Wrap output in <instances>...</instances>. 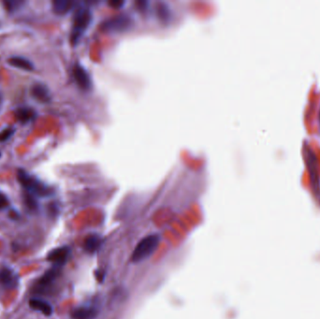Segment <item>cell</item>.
I'll use <instances>...</instances> for the list:
<instances>
[{
  "instance_id": "cell-1",
  "label": "cell",
  "mask_w": 320,
  "mask_h": 319,
  "mask_svg": "<svg viewBox=\"0 0 320 319\" xmlns=\"http://www.w3.org/2000/svg\"><path fill=\"white\" fill-rule=\"evenodd\" d=\"M17 179L27 192L31 193L35 197H50L54 194L53 187L41 182L37 177L29 174L28 171L20 169L17 172Z\"/></svg>"
},
{
  "instance_id": "cell-2",
  "label": "cell",
  "mask_w": 320,
  "mask_h": 319,
  "mask_svg": "<svg viewBox=\"0 0 320 319\" xmlns=\"http://www.w3.org/2000/svg\"><path fill=\"white\" fill-rule=\"evenodd\" d=\"M159 236L155 234L144 238L142 241L139 242L138 244L134 249L131 255V261L137 263V262H141L148 259L150 256L155 253L156 248L159 244Z\"/></svg>"
},
{
  "instance_id": "cell-3",
  "label": "cell",
  "mask_w": 320,
  "mask_h": 319,
  "mask_svg": "<svg viewBox=\"0 0 320 319\" xmlns=\"http://www.w3.org/2000/svg\"><path fill=\"white\" fill-rule=\"evenodd\" d=\"M91 22H92V12L88 8H81L76 11L71 35L72 44L77 43Z\"/></svg>"
},
{
  "instance_id": "cell-4",
  "label": "cell",
  "mask_w": 320,
  "mask_h": 319,
  "mask_svg": "<svg viewBox=\"0 0 320 319\" xmlns=\"http://www.w3.org/2000/svg\"><path fill=\"white\" fill-rule=\"evenodd\" d=\"M131 24H132V21L130 17L125 14H120V15L110 17L109 19H107L102 24L101 29L103 31H108V32H122V31H126L130 28Z\"/></svg>"
},
{
  "instance_id": "cell-5",
  "label": "cell",
  "mask_w": 320,
  "mask_h": 319,
  "mask_svg": "<svg viewBox=\"0 0 320 319\" xmlns=\"http://www.w3.org/2000/svg\"><path fill=\"white\" fill-rule=\"evenodd\" d=\"M19 283V276L10 268H2L0 270V288L6 290L15 289Z\"/></svg>"
},
{
  "instance_id": "cell-6",
  "label": "cell",
  "mask_w": 320,
  "mask_h": 319,
  "mask_svg": "<svg viewBox=\"0 0 320 319\" xmlns=\"http://www.w3.org/2000/svg\"><path fill=\"white\" fill-rule=\"evenodd\" d=\"M73 77L75 79L79 87L83 90H90L92 87V81L87 71L80 64H76L73 67Z\"/></svg>"
},
{
  "instance_id": "cell-7",
  "label": "cell",
  "mask_w": 320,
  "mask_h": 319,
  "mask_svg": "<svg viewBox=\"0 0 320 319\" xmlns=\"http://www.w3.org/2000/svg\"><path fill=\"white\" fill-rule=\"evenodd\" d=\"M70 255H71L70 247L61 246V247L52 250L47 256V260L51 263H53L54 266L62 267L63 265L66 263Z\"/></svg>"
},
{
  "instance_id": "cell-8",
  "label": "cell",
  "mask_w": 320,
  "mask_h": 319,
  "mask_svg": "<svg viewBox=\"0 0 320 319\" xmlns=\"http://www.w3.org/2000/svg\"><path fill=\"white\" fill-rule=\"evenodd\" d=\"M31 94L34 99L42 103H48L52 99L50 90L43 83H35L31 88Z\"/></svg>"
},
{
  "instance_id": "cell-9",
  "label": "cell",
  "mask_w": 320,
  "mask_h": 319,
  "mask_svg": "<svg viewBox=\"0 0 320 319\" xmlns=\"http://www.w3.org/2000/svg\"><path fill=\"white\" fill-rule=\"evenodd\" d=\"M60 268L59 266H54L52 269L46 271L44 275L39 278V282H38V287L39 289H46L55 282V279L60 274Z\"/></svg>"
},
{
  "instance_id": "cell-10",
  "label": "cell",
  "mask_w": 320,
  "mask_h": 319,
  "mask_svg": "<svg viewBox=\"0 0 320 319\" xmlns=\"http://www.w3.org/2000/svg\"><path fill=\"white\" fill-rule=\"evenodd\" d=\"M99 314V311L94 307L82 306L72 311V319H95Z\"/></svg>"
},
{
  "instance_id": "cell-11",
  "label": "cell",
  "mask_w": 320,
  "mask_h": 319,
  "mask_svg": "<svg viewBox=\"0 0 320 319\" xmlns=\"http://www.w3.org/2000/svg\"><path fill=\"white\" fill-rule=\"evenodd\" d=\"M8 64L10 66L16 67L19 70H22L25 72H33L35 66L33 63L22 56H12L8 59Z\"/></svg>"
},
{
  "instance_id": "cell-12",
  "label": "cell",
  "mask_w": 320,
  "mask_h": 319,
  "mask_svg": "<svg viewBox=\"0 0 320 319\" xmlns=\"http://www.w3.org/2000/svg\"><path fill=\"white\" fill-rule=\"evenodd\" d=\"M14 115L17 120L21 124H28L29 122L33 121L37 116L36 110L28 107H21L17 109Z\"/></svg>"
},
{
  "instance_id": "cell-13",
  "label": "cell",
  "mask_w": 320,
  "mask_h": 319,
  "mask_svg": "<svg viewBox=\"0 0 320 319\" xmlns=\"http://www.w3.org/2000/svg\"><path fill=\"white\" fill-rule=\"evenodd\" d=\"M29 305L31 308L39 311L46 316H50L53 314V307L47 302L39 299H31L29 301Z\"/></svg>"
},
{
  "instance_id": "cell-14",
  "label": "cell",
  "mask_w": 320,
  "mask_h": 319,
  "mask_svg": "<svg viewBox=\"0 0 320 319\" xmlns=\"http://www.w3.org/2000/svg\"><path fill=\"white\" fill-rule=\"evenodd\" d=\"M74 6V2L70 0H55L53 1V11L58 15L68 13Z\"/></svg>"
},
{
  "instance_id": "cell-15",
  "label": "cell",
  "mask_w": 320,
  "mask_h": 319,
  "mask_svg": "<svg viewBox=\"0 0 320 319\" xmlns=\"http://www.w3.org/2000/svg\"><path fill=\"white\" fill-rule=\"evenodd\" d=\"M101 239L97 235H90L84 241V249L89 254H94L100 249Z\"/></svg>"
},
{
  "instance_id": "cell-16",
  "label": "cell",
  "mask_w": 320,
  "mask_h": 319,
  "mask_svg": "<svg viewBox=\"0 0 320 319\" xmlns=\"http://www.w3.org/2000/svg\"><path fill=\"white\" fill-rule=\"evenodd\" d=\"M24 202H25V205L28 207V209L30 210V211H36L39 208L38 200L31 193L27 192V191L25 192L24 194Z\"/></svg>"
},
{
  "instance_id": "cell-17",
  "label": "cell",
  "mask_w": 320,
  "mask_h": 319,
  "mask_svg": "<svg viewBox=\"0 0 320 319\" xmlns=\"http://www.w3.org/2000/svg\"><path fill=\"white\" fill-rule=\"evenodd\" d=\"M15 133V128L13 127H6L5 129H3L0 132V143H5L7 141H9L13 134Z\"/></svg>"
},
{
  "instance_id": "cell-18",
  "label": "cell",
  "mask_w": 320,
  "mask_h": 319,
  "mask_svg": "<svg viewBox=\"0 0 320 319\" xmlns=\"http://www.w3.org/2000/svg\"><path fill=\"white\" fill-rule=\"evenodd\" d=\"M6 9L9 11H15L21 8L22 5V1H6L4 2Z\"/></svg>"
},
{
  "instance_id": "cell-19",
  "label": "cell",
  "mask_w": 320,
  "mask_h": 319,
  "mask_svg": "<svg viewBox=\"0 0 320 319\" xmlns=\"http://www.w3.org/2000/svg\"><path fill=\"white\" fill-rule=\"evenodd\" d=\"M9 204L10 201L8 197L2 191H0V211L6 209L9 206Z\"/></svg>"
},
{
  "instance_id": "cell-20",
  "label": "cell",
  "mask_w": 320,
  "mask_h": 319,
  "mask_svg": "<svg viewBox=\"0 0 320 319\" xmlns=\"http://www.w3.org/2000/svg\"><path fill=\"white\" fill-rule=\"evenodd\" d=\"M110 4L113 8H119V6L124 5V2H122V1H112V2H110Z\"/></svg>"
},
{
  "instance_id": "cell-21",
  "label": "cell",
  "mask_w": 320,
  "mask_h": 319,
  "mask_svg": "<svg viewBox=\"0 0 320 319\" xmlns=\"http://www.w3.org/2000/svg\"><path fill=\"white\" fill-rule=\"evenodd\" d=\"M11 215L12 216V218H16V217H19V215H17V213H14V212H11Z\"/></svg>"
},
{
  "instance_id": "cell-22",
  "label": "cell",
  "mask_w": 320,
  "mask_h": 319,
  "mask_svg": "<svg viewBox=\"0 0 320 319\" xmlns=\"http://www.w3.org/2000/svg\"><path fill=\"white\" fill-rule=\"evenodd\" d=\"M1 103H2V97H1V95H0V106H1Z\"/></svg>"
},
{
  "instance_id": "cell-23",
  "label": "cell",
  "mask_w": 320,
  "mask_h": 319,
  "mask_svg": "<svg viewBox=\"0 0 320 319\" xmlns=\"http://www.w3.org/2000/svg\"><path fill=\"white\" fill-rule=\"evenodd\" d=\"M1 156H2V153H1V151H0V158H1Z\"/></svg>"
}]
</instances>
